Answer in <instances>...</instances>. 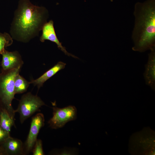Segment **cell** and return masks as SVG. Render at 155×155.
<instances>
[{"instance_id": "cell-3", "label": "cell", "mask_w": 155, "mask_h": 155, "mask_svg": "<svg viewBox=\"0 0 155 155\" xmlns=\"http://www.w3.org/2000/svg\"><path fill=\"white\" fill-rule=\"evenodd\" d=\"M21 68L3 71L0 73V102L3 108L14 120L15 113L12 106L15 98L14 83L16 76L19 74Z\"/></svg>"}, {"instance_id": "cell-9", "label": "cell", "mask_w": 155, "mask_h": 155, "mask_svg": "<svg viewBox=\"0 0 155 155\" xmlns=\"http://www.w3.org/2000/svg\"><path fill=\"white\" fill-rule=\"evenodd\" d=\"M148 54V60L145 66V70L144 76L146 85L152 89H155V46L150 50Z\"/></svg>"}, {"instance_id": "cell-5", "label": "cell", "mask_w": 155, "mask_h": 155, "mask_svg": "<svg viewBox=\"0 0 155 155\" xmlns=\"http://www.w3.org/2000/svg\"><path fill=\"white\" fill-rule=\"evenodd\" d=\"M53 116L48 121L53 129L62 127L68 122L76 118L77 110L74 106H69L63 108L53 107Z\"/></svg>"}, {"instance_id": "cell-1", "label": "cell", "mask_w": 155, "mask_h": 155, "mask_svg": "<svg viewBox=\"0 0 155 155\" xmlns=\"http://www.w3.org/2000/svg\"><path fill=\"white\" fill-rule=\"evenodd\" d=\"M48 17V11L45 7L34 5L30 0H19L9 34L13 39L28 42L38 36Z\"/></svg>"}, {"instance_id": "cell-14", "label": "cell", "mask_w": 155, "mask_h": 155, "mask_svg": "<svg viewBox=\"0 0 155 155\" xmlns=\"http://www.w3.org/2000/svg\"><path fill=\"white\" fill-rule=\"evenodd\" d=\"M13 42V39L10 34L5 32L0 33V54L5 50V48L11 46Z\"/></svg>"}, {"instance_id": "cell-8", "label": "cell", "mask_w": 155, "mask_h": 155, "mask_svg": "<svg viewBox=\"0 0 155 155\" xmlns=\"http://www.w3.org/2000/svg\"><path fill=\"white\" fill-rule=\"evenodd\" d=\"M1 55L3 71L21 68L24 63L21 56L17 51L10 52L5 50Z\"/></svg>"}, {"instance_id": "cell-16", "label": "cell", "mask_w": 155, "mask_h": 155, "mask_svg": "<svg viewBox=\"0 0 155 155\" xmlns=\"http://www.w3.org/2000/svg\"><path fill=\"white\" fill-rule=\"evenodd\" d=\"M9 133L4 130L0 126V145L10 136Z\"/></svg>"}, {"instance_id": "cell-17", "label": "cell", "mask_w": 155, "mask_h": 155, "mask_svg": "<svg viewBox=\"0 0 155 155\" xmlns=\"http://www.w3.org/2000/svg\"><path fill=\"white\" fill-rule=\"evenodd\" d=\"M5 155L0 145V155Z\"/></svg>"}, {"instance_id": "cell-4", "label": "cell", "mask_w": 155, "mask_h": 155, "mask_svg": "<svg viewBox=\"0 0 155 155\" xmlns=\"http://www.w3.org/2000/svg\"><path fill=\"white\" fill-rule=\"evenodd\" d=\"M44 105H45L44 103L39 97L28 92L22 96L15 112L19 114L20 121L22 123Z\"/></svg>"}, {"instance_id": "cell-10", "label": "cell", "mask_w": 155, "mask_h": 155, "mask_svg": "<svg viewBox=\"0 0 155 155\" xmlns=\"http://www.w3.org/2000/svg\"><path fill=\"white\" fill-rule=\"evenodd\" d=\"M5 155H20L24 154L23 144L20 140L9 137L1 145Z\"/></svg>"}, {"instance_id": "cell-13", "label": "cell", "mask_w": 155, "mask_h": 155, "mask_svg": "<svg viewBox=\"0 0 155 155\" xmlns=\"http://www.w3.org/2000/svg\"><path fill=\"white\" fill-rule=\"evenodd\" d=\"M28 82L19 74L16 77L14 87L15 94H21L26 91L30 84Z\"/></svg>"}, {"instance_id": "cell-2", "label": "cell", "mask_w": 155, "mask_h": 155, "mask_svg": "<svg viewBox=\"0 0 155 155\" xmlns=\"http://www.w3.org/2000/svg\"><path fill=\"white\" fill-rule=\"evenodd\" d=\"M133 51L140 53L155 46V0L137 2L134 6Z\"/></svg>"}, {"instance_id": "cell-11", "label": "cell", "mask_w": 155, "mask_h": 155, "mask_svg": "<svg viewBox=\"0 0 155 155\" xmlns=\"http://www.w3.org/2000/svg\"><path fill=\"white\" fill-rule=\"evenodd\" d=\"M66 65L65 63L63 62H59L40 77L36 79L32 80L30 82V84H33L34 86H37L38 89H39L46 80L60 70L64 69Z\"/></svg>"}, {"instance_id": "cell-6", "label": "cell", "mask_w": 155, "mask_h": 155, "mask_svg": "<svg viewBox=\"0 0 155 155\" xmlns=\"http://www.w3.org/2000/svg\"><path fill=\"white\" fill-rule=\"evenodd\" d=\"M43 115L38 113L32 119L29 132L25 143L26 152L29 153L32 151L40 129L44 125Z\"/></svg>"}, {"instance_id": "cell-15", "label": "cell", "mask_w": 155, "mask_h": 155, "mask_svg": "<svg viewBox=\"0 0 155 155\" xmlns=\"http://www.w3.org/2000/svg\"><path fill=\"white\" fill-rule=\"evenodd\" d=\"M33 155H43L42 143L41 140L37 139L36 141L32 150Z\"/></svg>"}, {"instance_id": "cell-12", "label": "cell", "mask_w": 155, "mask_h": 155, "mask_svg": "<svg viewBox=\"0 0 155 155\" xmlns=\"http://www.w3.org/2000/svg\"><path fill=\"white\" fill-rule=\"evenodd\" d=\"M14 120L11 118L4 108H0V126L5 131L10 133L12 127L14 125Z\"/></svg>"}, {"instance_id": "cell-7", "label": "cell", "mask_w": 155, "mask_h": 155, "mask_svg": "<svg viewBox=\"0 0 155 155\" xmlns=\"http://www.w3.org/2000/svg\"><path fill=\"white\" fill-rule=\"evenodd\" d=\"M41 30L42 34L40 38V40L41 42H44L45 40H47L54 42L57 45L59 49L65 54L77 58V57L68 52L65 48L62 46L61 43L59 42L56 34L54 26V22L52 20L46 22L43 25Z\"/></svg>"}, {"instance_id": "cell-18", "label": "cell", "mask_w": 155, "mask_h": 155, "mask_svg": "<svg viewBox=\"0 0 155 155\" xmlns=\"http://www.w3.org/2000/svg\"></svg>"}]
</instances>
